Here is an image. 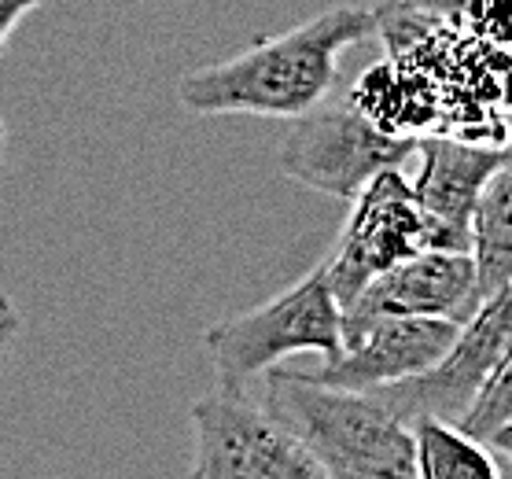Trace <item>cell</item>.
Here are the masks:
<instances>
[{
    "label": "cell",
    "mask_w": 512,
    "mask_h": 479,
    "mask_svg": "<svg viewBox=\"0 0 512 479\" xmlns=\"http://www.w3.org/2000/svg\"><path fill=\"white\" fill-rule=\"evenodd\" d=\"M369 34H376L373 8L339 4L233 59L185 74L177 100L192 115L303 118L332 96L343 52Z\"/></svg>",
    "instance_id": "1"
},
{
    "label": "cell",
    "mask_w": 512,
    "mask_h": 479,
    "mask_svg": "<svg viewBox=\"0 0 512 479\" xmlns=\"http://www.w3.org/2000/svg\"><path fill=\"white\" fill-rule=\"evenodd\" d=\"M262 406L317 457L328 479H417L413 432L365 391L269 369Z\"/></svg>",
    "instance_id": "2"
},
{
    "label": "cell",
    "mask_w": 512,
    "mask_h": 479,
    "mask_svg": "<svg viewBox=\"0 0 512 479\" xmlns=\"http://www.w3.org/2000/svg\"><path fill=\"white\" fill-rule=\"evenodd\" d=\"M210 362H214V387L247 395L251 380L269 373L291 354L314 351L328 362L343 354V317L325 266H314L288 292L273 295L269 303L251 306L203 332Z\"/></svg>",
    "instance_id": "3"
},
{
    "label": "cell",
    "mask_w": 512,
    "mask_h": 479,
    "mask_svg": "<svg viewBox=\"0 0 512 479\" xmlns=\"http://www.w3.org/2000/svg\"><path fill=\"white\" fill-rule=\"evenodd\" d=\"M413 152L417 137H398L380 129L347 96L336 104L325 100L303 118H291L277 166L280 174L310 192L354 199L380 170H402Z\"/></svg>",
    "instance_id": "4"
},
{
    "label": "cell",
    "mask_w": 512,
    "mask_h": 479,
    "mask_svg": "<svg viewBox=\"0 0 512 479\" xmlns=\"http://www.w3.org/2000/svg\"><path fill=\"white\" fill-rule=\"evenodd\" d=\"M350 203L354 207L343 225V236L321 262L339 310L373 281L376 273H384L420 251H435V247L457 251L454 240L417 203L402 170H380Z\"/></svg>",
    "instance_id": "5"
},
{
    "label": "cell",
    "mask_w": 512,
    "mask_h": 479,
    "mask_svg": "<svg viewBox=\"0 0 512 479\" xmlns=\"http://www.w3.org/2000/svg\"><path fill=\"white\" fill-rule=\"evenodd\" d=\"M192 468L188 479H328L317 457L262 402L210 391L188 406Z\"/></svg>",
    "instance_id": "6"
},
{
    "label": "cell",
    "mask_w": 512,
    "mask_h": 479,
    "mask_svg": "<svg viewBox=\"0 0 512 479\" xmlns=\"http://www.w3.org/2000/svg\"><path fill=\"white\" fill-rule=\"evenodd\" d=\"M509 332H512V306L509 292H498L494 299L476 306V314L457 328L450 351L424 373L406 376L398 384L373 387V395L384 409H391L402 424H413L420 417L457 424L465 413L490 369L509 358Z\"/></svg>",
    "instance_id": "7"
},
{
    "label": "cell",
    "mask_w": 512,
    "mask_h": 479,
    "mask_svg": "<svg viewBox=\"0 0 512 479\" xmlns=\"http://www.w3.org/2000/svg\"><path fill=\"white\" fill-rule=\"evenodd\" d=\"M476 273L468 251H420L398 266L376 273L339 317L343 339L380 317H446L465 325L476 314Z\"/></svg>",
    "instance_id": "8"
},
{
    "label": "cell",
    "mask_w": 512,
    "mask_h": 479,
    "mask_svg": "<svg viewBox=\"0 0 512 479\" xmlns=\"http://www.w3.org/2000/svg\"><path fill=\"white\" fill-rule=\"evenodd\" d=\"M457 321L446 317H380L343 339V354L321 365L310 380L339 391H373L424 373L450 351Z\"/></svg>",
    "instance_id": "9"
},
{
    "label": "cell",
    "mask_w": 512,
    "mask_h": 479,
    "mask_svg": "<svg viewBox=\"0 0 512 479\" xmlns=\"http://www.w3.org/2000/svg\"><path fill=\"white\" fill-rule=\"evenodd\" d=\"M420 174L409 181L413 196L439 222L457 251H468V218L479 192L501 166L509 163V148L476 144L454 133H424L417 137Z\"/></svg>",
    "instance_id": "10"
},
{
    "label": "cell",
    "mask_w": 512,
    "mask_h": 479,
    "mask_svg": "<svg viewBox=\"0 0 512 479\" xmlns=\"http://www.w3.org/2000/svg\"><path fill=\"white\" fill-rule=\"evenodd\" d=\"M468 258L476 273V299L487 303L512 288V170L490 177L468 218Z\"/></svg>",
    "instance_id": "11"
},
{
    "label": "cell",
    "mask_w": 512,
    "mask_h": 479,
    "mask_svg": "<svg viewBox=\"0 0 512 479\" xmlns=\"http://www.w3.org/2000/svg\"><path fill=\"white\" fill-rule=\"evenodd\" d=\"M409 432L417 479H501L498 457L483 443L468 439L457 424L420 417L409 424Z\"/></svg>",
    "instance_id": "12"
},
{
    "label": "cell",
    "mask_w": 512,
    "mask_h": 479,
    "mask_svg": "<svg viewBox=\"0 0 512 479\" xmlns=\"http://www.w3.org/2000/svg\"><path fill=\"white\" fill-rule=\"evenodd\" d=\"M457 428L476 439L490 450V454L505 461L512 446V365L509 358L490 369V376L483 380L472 402L465 406V413L457 417Z\"/></svg>",
    "instance_id": "13"
},
{
    "label": "cell",
    "mask_w": 512,
    "mask_h": 479,
    "mask_svg": "<svg viewBox=\"0 0 512 479\" xmlns=\"http://www.w3.org/2000/svg\"><path fill=\"white\" fill-rule=\"evenodd\" d=\"M398 8L509 48V0H391Z\"/></svg>",
    "instance_id": "14"
},
{
    "label": "cell",
    "mask_w": 512,
    "mask_h": 479,
    "mask_svg": "<svg viewBox=\"0 0 512 479\" xmlns=\"http://www.w3.org/2000/svg\"><path fill=\"white\" fill-rule=\"evenodd\" d=\"M41 4H45V0H0V56H4L12 34L19 30V23H23L34 8H41Z\"/></svg>",
    "instance_id": "15"
},
{
    "label": "cell",
    "mask_w": 512,
    "mask_h": 479,
    "mask_svg": "<svg viewBox=\"0 0 512 479\" xmlns=\"http://www.w3.org/2000/svg\"><path fill=\"white\" fill-rule=\"evenodd\" d=\"M19 328H23L19 306H15L8 295H0V358H4V354L15 347V339H19Z\"/></svg>",
    "instance_id": "16"
},
{
    "label": "cell",
    "mask_w": 512,
    "mask_h": 479,
    "mask_svg": "<svg viewBox=\"0 0 512 479\" xmlns=\"http://www.w3.org/2000/svg\"><path fill=\"white\" fill-rule=\"evenodd\" d=\"M4 144H8V122L0 115V155H4Z\"/></svg>",
    "instance_id": "17"
}]
</instances>
